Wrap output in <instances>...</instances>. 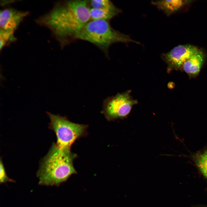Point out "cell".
I'll list each match as a JSON object with an SVG mask.
<instances>
[{"label":"cell","mask_w":207,"mask_h":207,"mask_svg":"<svg viewBox=\"0 0 207 207\" xmlns=\"http://www.w3.org/2000/svg\"><path fill=\"white\" fill-rule=\"evenodd\" d=\"M87 0H70L57 3L48 14L37 20L48 28L60 42L75 38L91 19Z\"/></svg>","instance_id":"cell-1"},{"label":"cell","mask_w":207,"mask_h":207,"mask_svg":"<svg viewBox=\"0 0 207 207\" xmlns=\"http://www.w3.org/2000/svg\"><path fill=\"white\" fill-rule=\"evenodd\" d=\"M76 157L70 149L53 143L48 153L41 160L37 176L39 184L58 186L76 172L73 161Z\"/></svg>","instance_id":"cell-2"},{"label":"cell","mask_w":207,"mask_h":207,"mask_svg":"<svg viewBox=\"0 0 207 207\" xmlns=\"http://www.w3.org/2000/svg\"><path fill=\"white\" fill-rule=\"evenodd\" d=\"M108 21L97 20L89 21L74 39L88 41L105 52L111 45L116 43L140 44L129 35L114 29Z\"/></svg>","instance_id":"cell-3"},{"label":"cell","mask_w":207,"mask_h":207,"mask_svg":"<svg viewBox=\"0 0 207 207\" xmlns=\"http://www.w3.org/2000/svg\"><path fill=\"white\" fill-rule=\"evenodd\" d=\"M47 113L50 119L49 128L57 137L56 144L61 147L70 149L74 142L85 134L87 126L72 122L59 115Z\"/></svg>","instance_id":"cell-4"},{"label":"cell","mask_w":207,"mask_h":207,"mask_svg":"<svg viewBox=\"0 0 207 207\" xmlns=\"http://www.w3.org/2000/svg\"><path fill=\"white\" fill-rule=\"evenodd\" d=\"M131 93L130 90H128L105 100L102 113L108 119L123 118L129 114L133 106L138 103L132 98Z\"/></svg>","instance_id":"cell-5"},{"label":"cell","mask_w":207,"mask_h":207,"mask_svg":"<svg viewBox=\"0 0 207 207\" xmlns=\"http://www.w3.org/2000/svg\"><path fill=\"white\" fill-rule=\"evenodd\" d=\"M199 49L191 45H179L168 52L162 53L161 58L167 65L168 72L181 70L185 61Z\"/></svg>","instance_id":"cell-6"},{"label":"cell","mask_w":207,"mask_h":207,"mask_svg":"<svg viewBox=\"0 0 207 207\" xmlns=\"http://www.w3.org/2000/svg\"><path fill=\"white\" fill-rule=\"evenodd\" d=\"M28 12L8 8L0 11V29L14 32L23 19L28 14Z\"/></svg>","instance_id":"cell-7"},{"label":"cell","mask_w":207,"mask_h":207,"mask_svg":"<svg viewBox=\"0 0 207 207\" xmlns=\"http://www.w3.org/2000/svg\"><path fill=\"white\" fill-rule=\"evenodd\" d=\"M204 58V53L199 49L184 63L182 70L189 77H195L200 72Z\"/></svg>","instance_id":"cell-8"},{"label":"cell","mask_w":207,"mask_h":207,"mask_svg":"<svg viewBox=\"0 0 207 207\" xmlns=\"http://www.w3.org/2000/svg\"><path fill=\"white\" fill-rule=\"evenodd\" d=\"M189 1H190L160 0L152 1L151 3L169 16L179 10Z\"/></svg>","instance_id":"cell-9"},{"label":"cell","mask_w":207,"mask_h":207,"mask_svg":"<svg viewBox=\"0 0 207 207\" xmlns=\"http://www.w3.org/2000/svg\"><path fill=\"white\" fill-rule=\"evenodd\" d=\"M121 12L118 8L113 10L91 8H90L89 10L90 18L92 20H108Z\"/></svg>","instance_id":"cell-10"},{"label":"cell","mask_w":207,"mask_h":207,"mask_svg":"<svg viewBox=\"0 0 207 207\" xmlns=\"http://www.w3.org/2000/svg\"><path fill=\"white\" fill-rule=\"evenodd\" d=\"M90 4L93 8L109 9H116L118 8L109 0H92L90 1Z\"/></svg>","instance_id":"cell-11"},{"label":"cell","mask_w":207,"mask_h":207,"mask_svg":"<svg viewBox=\"0 0 207 207\" xmlns=\"http://www.w3.org/2000/svg\"><path fill=\"white\" fill-rule=\"evenodd\" d=\"M16 40V38L14 36V32L0 29L1 50L6 45L15 41Z\"/></svg>","instance_id":"cell-12"},{"label":"cell","mask_w":207,"mask_h":207,"mask_svg":"<svg viewBox=\"0 0 207 207\" xmlns=\"http://www.w3.org/2000/svg\"><path fill=\"white\" fill-rule=\"evenodd\" d=\"M194 158L196 165L207 166V150L196 154Z\"/></svg>","instance_id":"cell-13"},{"label":"cell","mask_w":207,"mask_h":207,"mask_svg":"<svg viewBox=\"0 0 207 207\" xmlns=\"http://www.w3.org/2000/svg\"><path fill=\"white\" fill-rule=\"evenodd\" d=\"M0 182L1 183H5L7 182H15L13 180L10 179L7 176L1 158L0 160Z\"/></svg>","instance_id":"cell-14"},{"label":"cell","mask_w":207,"mask_h":207,"mask_svg":"<svg viewBox=\"0 0 207 207\" xmlns=\"http://www.w3.org/2000/svg\"><path fill=\"white\" fill-rule=\"evenodd\" d=\"M197 166L203 175L207 178V166L202 165Z\"/></svg>","instance_id":"cell-15"}]
</instances>
